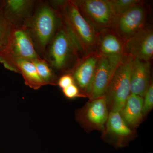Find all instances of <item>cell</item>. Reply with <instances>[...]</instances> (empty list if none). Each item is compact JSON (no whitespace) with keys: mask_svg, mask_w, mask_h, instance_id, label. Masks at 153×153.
<instances>
[{"mask_svg":"<svg viewBox=\"0 0 153 153\" xmlns=\"http://www.w3.org/2000/svg\"><path fill=\"white\" fill-rule=\"evenodd\" d=\"M143 97L130 94L129 95L120 114L123 120L130 128L136 127L141 121Z\"/></svg>","mask_w":153,"mask_h":153,"instance_id":"2e32d148","label":"cell"},{"mask_svg":"<svg viewBox=\"0 0 153 153\" xmlns=\"http://www.w3.org/2000/svg\"><path fill=\"white\" fill-rule=\"evenodd\" d=\"M142 114L143 117L148 114L153 107V84L151 81L143 97Z\"/></svg>","mask_w":153,"mask_h":153,"instance_id":"44dd1931","label":"cell"},{"mask_svg":"<svg viewBox=\"0 0 153 153\" xmlns=\"http://www.w3.org/2000/svg\"><path fill=\"white\" fill-rule=\"evenodd\" d=\"M36 1L35 0L3 1V13L13 26H21L33 14Z\"/></svg>","mask_w":153,"mask_h":153,"instance_id":"4fadbf2b","label":"cell"},{"mask_svg":"<svg viewBox=\"0 0 153 153\" xmlns=\"http://www.w3.org/2000/svg\"><path fill=\"white\" fill-rule=\"evenodd\" d=\"M147 16L143 1L117 17L113 30L126 42L146 27Z\"/></svg>","mask_w":153,"mask_h":153,"instance_id":"52a82bcc","label":"cell"},{"mask_svg":"<svg viewBox=\"0 0 153 153\" xmlns=\"http://www.w3.org/2000/svg\"><path fill=\"white\" fill-rule=\"evenodd\" d=\"M99 55L96 52L81 58L70 73L74 83L89 97L92 90Z\"/></svg>","mask_w":153,"mask_h":153,"instance_id":"30bf717a","label":"cell"},{"mask_svg":"<svg viewBox=\"0 0 153 153\" xmlns=\"http://www.w3.org/2000/svg\"><path fill=\"white\" fill-rule=\"evenodd\" d=\"M108 133L120 139L119 147L123 145L124 139L127 138L133 134L131 129L123 120L120 112L111 111L109 112L105 127Z\"/></svg>","mask_w":153,"mask_h":153,"instance_id":"e0dca14e","label":"cell"},{"mask_svg":"<svg viewBox=\"0 0 153 153\" xmlns=\"http://www.w3.org/2000/svg\"><path fill=\"white\" fill-rule=\"evenodd\" d=\"M125 53L134 58L150 61L153 56V31L145 27L125 42Z\"/></svg>","mask_w":153,"mask_h":153,"instance_id":"8fae6325","label":"cell"},{"mask_svg":"<svg viewBox=\"0 0 153 153\" xmlns=\"http://www.w3.org/2000/svg\"><path fill=\"white\" fill-rule=\"evenodd\" d=\"M80 14L97 33L113 30L117 17L111 0H72Z\"/></svg>","mask_w":153,"mask_h":153,"instance_id":"5b68a950","label":"cell"},{"mask_svg":"<svg viewBox=\"0 0 153 153\" xmlns=\"http://www.w3.org/2000/svg\"><path fill=\"white\" fill-rule=\"evenodd\" d=\"M3 1H0V8H2V7Z\"/></svg>","mask_w":153,"mask_h":153,"instance_id":"cb8c5ba5","label":"cell"},{"mask_svg":"<svg viewBox=\"0 0 153 153\" xmlns=\"http://www.w3.org/2000/svg\"><path fill=\"white\" fill-rule=\"evenodd\" d=\"M42 80L46 85H56L58 76L44 59L32 60Z\"/></svg>","mask_w":153,"mask_h":153,"instance_id":"ac0fdd59","label":"cell"},{"mask_svg":"<svg viewBox=\"0 0 153 153\" xmlns=\"http://www.w3.org/2000/svg\"><path fill=\"white\" fill-rule=\"evenodd\" d=\"M62 24L60 14L49 1H36L33 14L23 26L42 59H44L47 46Z\"/></svg>","mask_w":153,"mask_h":153,"instance_id":"7a4b0ae2","label":"cell"},{"mask_svg":"<svg viewBox=\"0 0 153 153\" xmlns=\"http://www.w3.org/2000/svg\"><path fill=\"white\" fill-rule=\"evenodd\" d=\"M49 1L60 14L63 24L73 33L85 55L95 52L97 33L82 16L72 0Z\"/></svg>","mask_w":153,"mask_h":153,"instance_id":"3957f363","label":"cell"},{"mask_svg":"<svg viewBox=\"0 0 153 153\" xmlns=\"http://www.w3.org/2000/svg\"><path fill=\"white\" fill-rule=\"evenodd\" d=\"M134 59L131 55H125L115 71L104 95L110 112H120L131 94V71Z\"/></svg>","mask_w":153,"mask_h":153,"instance_id":"277c9868","label":"cell"},{"mask_svg":"<svg viewBox=\"0 0 153 153\" xmlns=\"http://www.w3.org/2000/svg\"><path fill=\"white\" fill-rule=\"evenodd\" d=\"M124 41L113 30H103L97 33L95 52L99 56L125 55Z\"/></svg>","mask_w":153,"mask_h":153,"instance_id":"5bb4252c","label":"cell"},{"mask_svg":"<svg viewBox=\"0 0 153 153\" xmlns=\"http://www.w3.org/2000/svg\"><path fill=\"white\" fill-rule=\"evenodd\" d=\"M85 56L78 41L62 22L47 46L44 60L58 76L70 74L80 59Z\"/></svg>","mask_w":153,"mask_h":153,"instance_id":"6da1fadb","label":"cell"},{"mask_svg":"<svg viewBox=\"0 0 153 153\" xmlns=\"http://www.w3.org/2000/svg\"><path fill=\"white\" fill-rule=\"evenodd\" d=\"M12 27L4 16L2 8H0V53L5 49Z\"/></svg>","mask_w":153,"mask_h":153,"instance_id":"d6986e66","label":"cell"},{"mask_svg":"<svg viewBox=\"0 0 153 153\" xmlns=\"http://www.w3.org/2000/svg\"><path fill=\"white\" fill-rule=\"evenodd\" d=\"M73 77L70 74H63L58 78L57 84L62 90L68 87L69 85L74 84Z\"/></svg>","mask_w":153,"mask_h":153,"instance_id":"603a6c76","label":"cell"},{"mask_svg":"<svg viewBox=\"0 0 153 153\" xmlns=\"http://www.w3.org/2000/svg\"><path fill=\"white\" fill-rule=\"evenodd\" d=\"M143 1L141 0H111L113 10L117 17Z\"/></svg>","mask_w":153,"mask_h":153,"instance_id":"ffe728a7","label":"cell"},{"mask_svg":"<svg viewBox=\"0 0 153 153\" xmlns=\"http://www.w3.org/2000/svg\"><path fill=\"white\" fill-rule=\"evenodd\" d=\"M109 111L105 96L90 100L77 115V119L84 127L105 131Z\"/></svg>","mask_w":153,"mask_h":153,"instance_id":"9c48e42d","label":"cell"},{"mask_svg":"<svg viewBox=\"0 0 153 153\" xmlns=\"http://www.w3.org/2000/svg\"><path fill=\"white\" fill-rule=\"evenodd\" d=\"M151 82L150 61L134 58L131 71V94L143 97Z\"/></svg>","mask_w":153,"mask_h":153,"instance_id":"9a60e30c","label":"cell"},{"mask_svg":"<svg viewBox=\"0 0 153 153\" xmlns=\"http://www.w3.org/2000/svg\"><path fill=\"white\" fill-rule=\"evenodd\" d=\"M62 91L64 95L69 99H73L80 96L79 88L75 83L69 85Z\"/></svg>","mask_w":153,"mask_h":153,"instance_id":"7402d4cb","label":"cell"},{"mask_svg":"<svg viewBox=\"0 0 153 153\" xmlns=\"http://www.w3.org/2000/svg\"><path fill=\"white\" fill-rule=\"evenodd\" d=\"M22 58L30 61L43 59L38 55L31 38L24 26H13L7 44L0 53V60Z\"/></svg>","mask_w":153,"mask_h":153,"instance_id":"8992f818","label":"cell"},{"mask_svg":"<svg viewBox=\"0 0 153 153\" xmlns=\"http://www.w3.org/2000/svg\"><path fill=\"white\" fill-rule=\"evenodd\" d=\"M0 63L8 70L22 74L25 84L30 88L38 90L46 85L32 61L22 58H7L0 60Z\"/></svg>","mask_w":153,"mask_h":153,"instance_id":"7c38bea8","label":"cell"},{"mask_svg":"<svg viewBox=\"0 0 153 153\" xmlns=\"http://www.w3.org/2000/svg\"><path fill=\"white\" fill-rule=\"evenodd\" d=\"M124 55L99 56L93 87L88 97L90 100L104 96L115 71Z\"/></svg>","mask_w":153,"mask_h":153,"instance_id":"ba28073f","label":"cell"}]
</instances>
